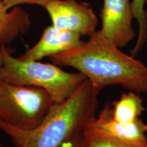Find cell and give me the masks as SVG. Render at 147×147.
I'll return each instance as SVG.
<instances>
[{
  "label": "cell",
  "instance_id": "7c38bea8",
  "mask_svg": "<svg viewBox=\"0 0 147 147\" xmlns=\"http://www.w3.org/2000/svg\"><path fill=\"white\" fill-rule=\"evenodd\" d=\"M146 0H131V8L134 18L138 23V36L135 47L132 50L131 56L136 55L147 40V12L145 10Z\"/></svg>",
  "mask_w": 147,
  "mask_h": 147
},
{
  "label": "cell",
  "instance_id": "5bb4252c",
  "mask_svg": "<svg viewBox=\"0 0 147 147\" xmlns=\"http://www.w3.org/2000/svg\"><path fill=\"white\" fill-rule=\"evenodd\" d=\"M59 147H82V133L74 136Z\"/></svg>",
  "mask_w": 147,
  "mask_h": 147
},
{
  "label": "cell",
  "instance_id": "30bf717a",
  "mask_svg": "<svg viewBox=\"0 0 147 147\" xmlns=\"http://www.w3.org/2000/svg\"><path fill=\"white\" fill-rule=\"evenodd\" d=\"M113 117L121 122H134L146 110L143 105V99L138 93L131 91L123 93L119 100L113 104Z\"/></svg>",
  "mask_w": 147,
  "mask_h": 147
},
{
  "label": "cell",
  "instance_id": "8fae6325",
  "mask_svg": "<svg viewBox=\"0 0 147 147\" xmlns=\"http://www.w3.org/2000/svg\"><path fill=\"white\" fill-rule=\"evenodd\" d=\"M82 147H147L121 140L100 129L89 125L82 132Z\"/></svg>",
  "mask_w": 147,
  "mask_h": 147
},
{
  "label": "cell",
  "instance_id": "3957f363",
  "mask_svg": "<svg viewBox=\"0 0 147 147\" xmlns=\"http://www.w3.org/2000/svg\"><path fill=\"white\" fill-rule=\"evenodd\" d=\"M0 79L15 85L41 88L48 92L54 103L59 104L87 78L81 72H67L54 63L21 61L14 57L5 46Z\"/></svg>",
  "mask_w": 147,
  "mask_h": 147
},
{
  "label": "cell",
  "instance_id": "4fadbf2b",
  "mask_svg": "<svg viewBox=\"0 0 147 147\" xmlns=\"http://www.w3.org/2000/svg\"><path fill=\"white\" fill-rule=\"evenodd\" d=\"M5 8L10 10L21 5H35L45 8L46 5L53 0H2Z\"/></svg>",
  "mask_w": 147,
  "mask_h": 147
},
{
  "label": "cell",
  "instance_id": "ba28073f",
  "mask_svg": "<svg viewBox=\"0 0 147 147\" xmlns=\"http://www.w3.org/2000/svg\"><path fill=\"white\" fill-rule=\"evenodd\" d=\"M89 125L99 128L121 140L138 145H147V125L138 118L134 122L117 121L113 117V108L106 104Z\"/></svg>",
  "mask_w": 147,
  "mask_h": 147
},
{
  "label": "cell",
  "instance_id": "277c9868",
  "mask_svg": "<svg viewBox=\"0 0 147 147\" xmlns=\"http://www.w3.org/2000/svg\"><path fill=\"white\" fill-rule=\"evenodd\" d=\"M54 104L45 89L19 86L0 79V121L29 130L45 119Z\"/></svg>",
  "mask_w": 147,
  "mask_h": 147
},
{
  "label": "cell",
  "instance_id": "2e32d148",
  "mask_svg": "<svg viewBox=\"0 0 147 147\" xmlns=\"http://www.w3.org/2000/svg\"><path fill=\"white\" fill-rule=\"evenodd\" d=\"M0 147H2V146H1V144H0Z\"/></svg>",
  "mask_w": 147,
  "mask_h": 147
},
{
  "label": "cell",
  "instance_id": "8992f818",
  "mask_svg": "<svg viewBox=\"0 0 147 147\" xmlns=\"http://www.w3.org/2000/svg\"><path fill=\"white\" fill-rule=\"evenodd\" d=\"M100 17L101 32L120 49L135 37L130 0H104Z\"/></svg>",
  "mask_w": 147,
  "mask_h": 147
},
{
  "label": "cell",
  "instance_id": "6da1fadb",
  "mask_svg": "<svg viewBox=\"0 0 147 147\" xmlns=\"http://www.w3.org/2000/svg\"><path fill=\"white\" fill-rule=\"evenodd\" d=\"M60 67H71L83 74L100 92L108 86L121 85L136 93L147 92V66L121 51L100 30L80 47L49 57Z\"/></svg>",
  "mask_w": 147,
  "mask_h": 147
},
{
  "label": "cell",
  "instance_id": "5b68a950",
  "mask_svg": "<svg viewBox=\"0 0 147 147\" xmlns=\"http://www.w3.org/2000/svg\"><path fill=\"white\" fill-rule=\"evenodd\" d=\"M52 25L59 29L89 36L98 25L95 12L86 2L77 0H53L45 7Z\"/></svg>",
  "mask_w": 147,
  "mask_h": 147
},
{
  "label": "cell",
  "instance_id": "52a82bcc",
  "mask_svg": "<svg viewBox=\"0 0 147 147\" xmlns=\"http://www.w3.org/2000/svg\"><path fill=\"white\" fill-rule=\"evenodd\" d=\"M81 36L78 33L50 25L45 29L39 41L17 58L23 61H39L80 47L84 42Z\"/></svg>",
  "mask_w": 147,
  "mask_h": 147
},
{
  "label": "cell",
  "instance_id": "9a60e30c",
  "mask_svg": "<svg viewBox=\"0 0 147 147\" xmlns=\"http://www.w3.org/2000/svg\"><path fill=\"white\" fill-rule=\"evenodd\" d=\"M4 47L5 46L0 45V74H1V67L3 65V53H4Z\"/></svg>",
  "mask_w": 147,
  "mask_h": 147
},
{
  "label": "cell",
  "instance_id": "9c48e42d",
  "mask_svg": "<svg viewBox=\"0 0 147 147\" xmlns=\"http://www.w3.org/2000/svg\"><path fill=\"white\" fill-rule=\"evenodd\" d=\"M32 25L30 15L20 7L10 10L0 0V45L6 46L26 34Z\"/></svg>",
  "mask_w": 147,
  "mask_h": 147
},
{
  "label": "cell",
  "instance_id": "7a4b0ae2",
  "mask_svg": "<svg viewBox=\"0 0 147 147\" xmlns=\"http://www.w3.org/2000/svg\"><path fill=\"white\" fill-rule=\"evenodd\" d=\"M99 93L87 79L67 100L54 103L35 128L21 129L0 121V129L16 147H59L95 119Z\"/></svg>",
  "mask_w": 147,
  "mask_h": 147
}]
</instances>
